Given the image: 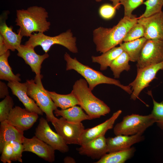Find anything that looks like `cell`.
<instances>
[{
	"label": "cell",
	"instance_id": "obj_1",
	"mask_svg": "<svg viewBox=\"0 0 163 163\" xmlns=\"http://www.w3.org/2000/svg\"><path fill=\"white\" fill-rule=\"evenodd\" d=\"M138 18L125 16L112 28L99 27L93 31V40L96 50L104 53L123 41L129 29L137 22Z\"/></svg>",
	"mask_w": 163,
	"mask_h": 163
},
{
	"label": "cell",
	"instance_id": "obj_2",
	"mask_svg": "<svg viewBox=\"0 0 163 163\" xmlns=\"http://www.w3.org/2000/svg\"><path fill=\"white\" fill-rule=\"evenodd\" d=\"M16 16V25L19 27L17 33L23 37H29L35 32L44 33L50 29V23L47 20L48 12L41 7L17 10Z\"/></svg>",
	"mask_w": 163,
	"mask_h": 163
},
{
	"label": "cell",
	"instance_id": "obj_3",
	"mask_svg": "<svg viewBox=\"0 0 163 163\" xmlns=\"http://www.w3.org/2000/svg\"><path fill=\"white\" fill-rule=\"evenodd\" d=\"M85 79L77 80L72 90L79 105L92 119L99 118L109 113L110 109L104 102L95 96Z\"/></svg>",
	"mask_w": 163,
	"mask_h": 163
},
{
	"label": "cell",
	"instance_id": "obj_4",
	"mask_svg": "<svg viewBox=\"0 0 163 163\" xmlns=\"http://www.w3.org/2000/svg\"><path fill=\"white\" fill-rule=\"evenodd\" d=\"M64 59L66 63V70H73L81 75L87 81L91 91L98 85L106 84L116 85L129 94H132V91L129 85H122L119 81L106 76L101 72L82 64L76 58H72L67 53L64 55Z\"/></svg>",
	"mask_w": 163,
	"mask_h": 163
},
{
	"label": "cell",
	"instance_id": "obj_5",
	"mask_svg": "<svg viewBox=\"0 0 163 163\" xmlns=\"http://www.w3.org/2000/svg\"><path fill=\"white\" fill-rule=\"evenodd\" d=\"M43 77L41 75L39 76L36 75L34 80H27L25 83L27 93L46 114L47 121L50 122L52 124L57 118L53 113V111L57 109V107L43 85L41 82Z\"/></svg>",
	"mask_w": 163,
	"mask_h": 163
},
{
	"label": "cell",
	"instance_id": "obj_6",
	"mask_svg": "<svg viewBox=\"0 0 163 163\" xmlns=\"http://www.w3.org/2000/svg\"><path fill=\"white\" fill-rule=\"evenodd\" d=\"M29 37L24 45L34 48L40 46L45 53H47L51 46L55 44L62 46L73 53L78 52L76 43V38L73 37L70 30L54 37L47 36L43 33H34Z\"/></svg>",
	"mask_w": 163,
	"mask_h": 163
},
{
	"label": "cell",
	"instance_id": "obj_7",
	"mask_svg": "<svg viewBox=\"0 0 163 163\" xmlns=\"http://www.w3.org/2000/svg\"><path fill=\"white\" fill-rule=\"evenodd\" d=\"M155 122L151 113L147 115L132 114L124 117L122 120L115 125L113 128V133L116 136L143 134Z\"/></svg>",
	"mask_w": 163,
	"mask_h": 163
},
{
	"label": "cell",
	"instance_id": "obj_8",
	"mask_svg": "<svg viewBox=\"0 0 163 163\" xmlns=\"http://www.w3.org/2000/svg\"><path fill=\"white\" fill-rule=\"evenodd\" d=\"M163 61V41L147 40L137 61V70Z\"/></svg>",
	"mask_w": 163,
	"mask_h": 163
},
{
	"label": "cell",
	"instance_id": "obj_9",
	"mask_svg": "<svg viewBox=\"0 0 163 163\" xmlns=\"http://www.w3.org/2000/svg\"><path fill=\"white\" fill-rule=\"evenodd\" d=\"M160 70H163V61L137 70L136 78L129 85L132 91L130 99L135 101L138 98L141 91L149 86V83L156 78V75Z\"/></svg>",
	"mask_w": 163,
	"mask_h": 163
},
{
	"label": "cell",
	"instance_id": "obj_10",
	"mask_svg": "<svg viewBox=\"0 0 163 163\" xmlns=\"http://www.w3.org/2000/svg\"><path fill=\"white\" fill-rule=\"evenodd\" d=\"M35 136L45 142L55 150L62 153L69 151V148L62 138L57 133L51 129L48 121L43 117L41 118L37 127L35 129Z\"/></svg>",
	"mask_w": 163,
	"mask_h": 163
},
{
	"label": "cell",
	"instance_id": "obj_11",
	"mask_svg": "<svg viewBox=\"0 0 163 163\" xmlns=\"http://www.w3.org/2000/svg\"><path fill=\"white\" fill-rule=\"evenodd\" d=\"M57 132L67 144L79 145V140L85 127L82 123L69 122L62 117L52 123Z\"/></svg>",
	"mask_w": 163,
	"mask_h": 163
},
{
	"label": "cell",
	"instance_id": "obj_12",
	"mask_svg": "<svg viewBox=\"0 0 163 163\" xmlns=\"http://www.w3.org/2000/svg\"><path fill=\"white\" fill-rule=\"evenodd\" d=\"M137 22L144 29V37L147 40L155 39L163 41V12L147 17L138 18Z\"/></svg>",
	"mask_w": 163,
	"mask_h": 163
},
{
	"label": "cell",
	"instance_id": "obj_13",
	"mask_svg": "<svg viewBox=\"0 0 163 163\" xmlns=\"http://www.w3.org/2000/svg\"><path fill=\"white\" fill-rule=\"evenodd\" d=\"M38 115L16 106L11 110L6 120L18 129L24 131L33 126L39 117Z\"/></svg>",
	"mask_w": 163,
	"mask_h": 163
},
{
	"label": "cell",
	"instance_id": "obj_14",
	"mask_svg": "<svg viewBox=\"0 0 163 163\" xmlns=\"http://www.w3.org/2000/svg\"><path fill=\"white\" fill-rule=\"evenodd\" d=\"M23 144L24 152L34 153L50 162H53L55 161V150L35 136L30 139L25 137Z\"/></svg>",
	"mask_w": 163,
	"mask_h": 163
},
{
	"label": "cell",
	"instance_id": "obj_15",
	"mask_svg": "<svg viewBox=\"0 0 163 163\" xmlns=\"http://www.w3.org/2000/svg\"><path fill=\"white\" fill-rule=\"evenodd\" d=\"M122 112L119 110L113 113L109 119L93 127L85 129L82 133L79 145H81L101 136L104 135L108 130L112 129L114 124Z\"/></svg>",
	"mask_w": 163,
	"mask_h": 163
},
{
	"label": "cell",
	"instance_id": "obj_16",
	"mask_svg": "<svg viewBox=\"0 0 163 163\" xmlns=\"http://www.w3.org/2000/svg\"><path fill=\"white\" fill-rule=\"evenodd\" d=\"M34 48L25 45L21 44L17 49V55L22 58L25 62L29 65L32 71L36 76L41 75V65L45 59L49 57L47 53L42 55L37 54L35 51Z\"/></svg>",
	"mask_w": 163,
	"mask_h": 163
},
{
	"label": "cell",
	"instance_id": "obj_17",
	"mask_svg": "<svg viewBox=\"0 0 163 163\" xmlns=\"http://www.w3.org/2000/svg\"><path fill=\"white\" fill-rule=\"evenodd\" d=\"M13 94L18 97L27 110L38 115H42L43 112L37 106L34 101L27 93V86L25 82L18 81L9 82L7 84Z\"/></svg>",
	"mask_w": 163,
	"mask_h": 163
},
{
	"label": "cell",
	"instance_id": "obj_18",
	"mask_svg": "<svg viewBox=\"0 0 163 163\" xmlns=\"http://www.w3.org/2000/svg\"><path fill=\"white\" fill-rule=\"evenodd\" d=\"M77 149L79 154L92 159H99L108 153L106 138L99 137Z\"/></svg>",
	"mask_w": 163,
	"mask_h": 163
},
{
	"label": "cell",
	"instance_id": "obj_19",
	"mask_svg": "<svg viewBox=\"0 0 163 163\" xmlns=\"http://www.w3.org/2000/svg\"><path fill=\"white\" fill-rule=\"evenodd\" d=\"M142 133L132 136L118 135L106 138L108 153L128 149L144 139Z\"/></svg>",
	"mask_w": 163,
	"mask_h": 163
},
{
	"label": "cell",
	"instance_id": "obj_20",
	"mask_svg": "<svg viewBox=\"0 0 163 163\" xmlns=\"http://www.w3.org/2000/svg\"><path fill=\"white\" fill-rule=\"evenodd\" d=\"M25 137L24 131L10 124L7 120L1 122L0 127V152L5 145L11 141L23 142Z\"/></svg>",
	"mask_w": 163,
	"mask_h": 163
},
{
	"label": "cell",
	"instance_id": "obj_21",
	"mask_svg": "<svg viewBox=\"0 0 163 163\" xmlns=\"http://www.w3.org/2000/svg\"><path fill=\"white\" fill-rule=\"evenodd\" d=\"M0 21V34L3 37L8 49L14 51L21 45L23 36L13 32V27H8L5 20L1 18Z\"/></svg>",
	"mask_w": 163,
	"mask_h": 163
},
{
	"label": "cell",
	"instance_id": "obj_22",
	"mask_svg": "<svg viewBox=\"0 0 163 163\" xmlns=\"http://www.w3.org/2000/svg\"><path fill=\"white\" fill-rule=\"evenodd\" d=\"M54 113L56 116H61L67 121L73 123H80L85 120L92 119L81 107L76 105L66 109H57Z\"/></svg>",
	"mask_w": 163,
	"mask_h": 163
},
{
	"label": "cell",
	"instance_id": "obj_23",
	"mask_svg": "<svg viewBox=\"0 0 163 163\" xmlns=\"http://www.w3.org/2000/svg\"><path fill=\"white\" fill-rule=\"evenodd\" d=\"M134 147L124 150L106 154L95 163H124L133 157L135 151Z\"/></svg>",
	"mask_w": 163,
	"mask_h": 163
},
{
	"label": "cell",
	"instance_id": "obj_24",
	"mask_svg": "<svg viewBox=\"0 0 163 163\" xmlns=\"http://www.w3.org/2000/svg\"><path fill=\"white\" fill-rule=\"evenodd\" d=\"M123 51L120 46L114 47L103 53L100 56H92L91 57L92 62L99 64L101 70H106Z\"/></svg>",
	"mask_w": 163,
	"mask_h": 163
},
{
	"label": "cell",
	"instance_id": "obj_25",
	"mask_svg": "<svg viewBox=\"0 0 163 163\" xmlns=\"http://www.w3.org/2000/svg\"><path fill=\"white\" fill-rule=\"evenodd\" d=\"M47 91L56 106L62 110L66 109L77 105L79 103L72 91L67 94H61L55 91Z\"/></svg>",
	"mask_w": 163,
	"mask_h": 163
},
{
	"label": "cell",
	"instance_id": "obj_26",
	"mask_svg": "<svg viewBox=\"0 0 163 163\" xmlns=\"http://www.w3.org/2000/svg\"><path fill=\"white\" fill-rule=\"evenodd\" d=\"M147 40L145 37H143L134 40L122 43L120 44V46L127 53L130 61L137 62Z\"/></svg>",
	"mask_w": 163,
	"mask_h": 163
},
{
	"label": "cell",
	"instance_id": "obj_27",
	"mask_svg": "<svg viewBox=\"0 0 163 163\" xmlns=\"http://www.w3.org/2000/svg\"><path fill=\"white\" fill-rule=\"evenodd\" d=\"M10 54L9 50L0 56V79L9 82L21 81L18 74L15 75L12 72L8 61Z\"/></svg>",
	"mask_w": 163,
	"mask_h": 163
},
{
	"label": "cell",
	"instance_id": "obj_28",
	"mask_svg": "<svg viewBox=\"0 0 163 163\" xmlns=\"http://www.w3.org/2000/svg\"><path fill=\"white\" fill-rule=\"evenodd\" d=\"M129 55L123 51L113 61L110 67L115 78H119L123 71H128L130 69V66L129 64Z\"/></svg>",
	"mask_w": 163,
	"mask_h": 163
},
{
	"label": "cell",
	"instance_id": "obj_29",
	"mask_svg": "<svg viewBox=\"0 0 163 163\" xmlns=\"http://www.w3.org/2000/svg\"><path fill=\"white\" fill-rule=\"evenodd\" d=\"M143 4L145 5L146 9L140 17H147L162 11L163 0H147Z\"/></svg>",
	"mask_w": 163,
	"mask_h": 163
},
{
	"label": "cell",
	"instance_id": "obj_30",
	"mask_svg": "<svg viewBox=\"0 0 163 163\" xmlns=\"http://www.w3.org/2000/svg\"><path fill=\"white\" fill-rule=\"evenodd\" d=\"M14 102L9 95L0 102V122L7 120L10 111L13 108Z\"/></svg>",
	"mask_w": 163,
	"mask_h": 163
},
{
	"label": "cell",
	"instance_id": "obj_31",
	"mask_svg": "<svg viewBox=\"0 0 163 163\" xmlns=\"http://www.w3.org/2000/svg\"><path fill=\"white\" fill-rule=\"evenodd\" d=\"M144 29L143 25L137 22L129 30L123 41L127 42L135 40L144 37Z\"/></svg>",
	"mask_w": 163,
	"mask_h": 163
},
{
	"label": "cell",
	"instance_id": "obj_32",
	"mask_svg": "<svg viewBox=\"0 0 163 163\" xmlns=\"http://www.w3.org/2000/svg\"><path fill=\"white\" fill-rule=\"evenodd\" d=\"M149 94L152 98L153 104L151 113L154 117L157 126L163 130V101L160 103L157 102L153 98L151 93Z\"/></svg>",
	"mask_w": 163,
	"mask_h": 163
},
{
	"label": "cell",
	"instance_id": "obj_33",
	"mask_svg": "<svg viewBox=\"0 0 163 163\" xmlns=\"http://www.w3.org/2000/svg\"><path fill=\"white\" fill-rule=\"evenodd\" d=\"M144 0H120V4L124 7V16L130 18L136 17L132 14V12L143 3Z\"/></svg>",
	"mask_w": 163,
	"mask_h": 163
},
{
	"label": "cell",
	"instance_id": "obj_34",
	"mask_svg": "<svg viewBox=\"0 0 163 163\" xmlns=\"http://www.w3.org/2000/svg\"><path fill=\"white\" fill-rule=\"evenodd\" d=\"M14 153L12 146L10 142L4 146L1 153L0 160L3 163H11L13 161Z\"/></svg>",
	"mask_w": 163,
	"mask_h": 163
},
{
	"label": "cell",
	"instance_id": "obj_35",
	"mask_svg": "<svg viewBox=\"0 0 163 163\" xmlns=\"http://www.w3.org/2000/svg\"><path fill=\"white\" fill-rule=\"evenodd\" d=\"M13 151V161H18L22 162V153L24 152V147L22 143L20 142L11 141L9 142Z\"/></svg>",
	"mask_w": 163,
	"mask_h": 163
},
{
	"label": "cell",
	"instance_id": "obj_36",
	"mask_svg": "<svg viewBox=\"0 0 163 163\" xmlns=\"http://www.w3.org/2000/svg\"><path fill=\"white\" fill-rule=\"evenodd\" d=\"M116 10V8L113 5L105 4L100 7L99 13L101 16L103 18L109 19L114 16Z\"/></svg>",
	"mask_w": 163,
	"mask_h": 163
},
{
	"label": "cell",
	"instance_id": "obj_37",
	"mask_svg": "<svg viewBox=\"0 0 163 163\" xmlns=\"http://www.w3.org/2000/svg\"><path fill=\"white\" fill-rule=\"evenodd\" d=\"M8 86L2 81L0 82V98H5L9 95V92Z\"/></svg>",
	"mask_w": 163,
	"mask_h": 163
},
{
	"label": "cell",
	"instance_id": "obj_38",
	"mask_svg": "<svg viewBox=\"0 0 163 163\" xmlns=\"http://www.w3.org/2000/svg\"><path fill=\"white\" fill-rule=\"evenodd\" d=\"M8 50L5 43L4 38L0 34V56L5 53Z\"/></svg>",
	"mask_w": 163,
	"mask_h": 163
},
{
	"label": "cell",
	"instance_id": "obj_39",
	"mask_svg": "<svg viewBox=\"0 0 163 163\" xmlns=\"http://www.w3.org/2000/svg\"><path fill=\"white\" fill-rule=\"evenodd\" d=\"M64 162L65 163H75V160L72 157L67 156L64 159Z\"/></svg>",
	"mask_w": 163,
	"mask_h": 163
},
{
	"label": "cell",
	"instance_id": "obj_40",
	"mask_svg": "<svg viewBox=\"0 0 163 163\" xmlns=\"http://www.w3.org/2000/svg\"><path fill=\"white\" fill-rule=\"evenodd\" d=\"M113 3V6L116 9H119L120 8V0H110Z\"/></svg>",
	"mask_w": 163,
	"mask_h": 163
},
{
	"label": "cell",
	"instance_id": "obj_41",
	"mask_svg": "<svg viewBox=\"0 0 163 163\" xmlns=\"http://www.w3.org/2000/svg\"><path fill=\"white\" fill-rule=\"evenodd\" d=\"M102 0H95V1H96V2H100V1H101Z\"/></svg>",
	"mask_w": 163,
	"mask_h": 163
}]
</instances>
